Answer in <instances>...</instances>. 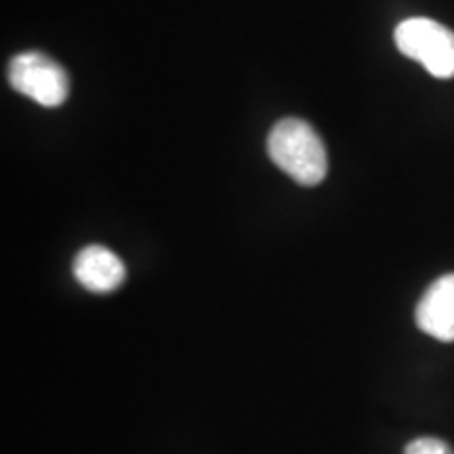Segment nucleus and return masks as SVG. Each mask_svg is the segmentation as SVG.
<instances>
[{"label":"nucleus","instance_id":"nucleus-5","mask_svg":"<svg viewBox=\"0 0 454 454\" xmlns=\"http://www.w3.org/2000/svg\"><path fill=\"white\" fill-rule=\"evenodd\" d=\"M74 278L90 293L107 294L118 291L127 280V268L110 248L90 244L74 257Z\"/></svg>","mask_w":454,"mask_h":454},{"label":"nucleus","instance_id":"nucleus-4","mask_svg":"<svg viewBox=\"0 0 454 454\" xmlns=\"http://www.w3.org/2000/svg\"><path fill=\"white\" fill-rule=\"evenodd\" d=\"M414 322L429 337L452 343L454 340V274L434 280L419 299Z\"/></svg>","mask_w":454,"mask_h":454},{"label":"nucleus","instance_id":"nucleus-3","mask_svg":"<svg viewBox=\"0 0 454 454\" xmlns=\"http://www.w3.org/2000/svg\"><path fill=\"white\" fill-rule=\"evenodd\" d=\"M9 82L17 93L44 107L61 106L70 93V78L64 67L38 51H27L11 59Z\"/></svg>","mask_w":454,"mask_h":454},{"label":"nucleus","instance_id":"nucleus-6","mask_svg":"<svg viewBox=\"0 0 454 454\" xmlns=\"http://www.w3.org/2000/svg\"><path fill=\"white\" fill-rule=\"evenodd\" d=\"M404 454H454V450L448 442L434 438V435H425V438L412 440L404 448Z\"/></svg>","mask_w":454,"mask_h":454},{"label":"nucleus","instance_id":"nucleus-2","mask_svg":"<svg viewBox=\"0 0 454 454\" xmlns=\"http://www.w3.org/2000/svg\"><path fill=\"white\" fill-rule=\"evenodd\" d=\"M394 41L402 55L419 61L431 76L442 81L454 78V32L450 27L427 17H412L395 27Z\"/></svg>","mask_w":454,"mask_h":454},{"label":"nucleus","instance_id":"nucleus-1","mask_svg":"<svg viewBox=\"0 0 454 454\" xmlns=\"http://www.w3.org/2000/svg\"><path fill=\"white\" fill-rule=\"evenodd\" d=\"M268 154L278 168L301 185L322 184L328 173L325 141L301 118H282L268 137Z\"/></svg>","mask_w":454,"mask_h":454}]
</instances>
